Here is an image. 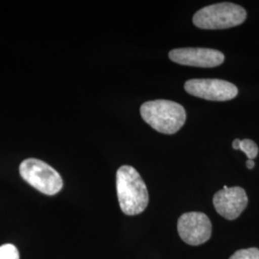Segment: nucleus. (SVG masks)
Instances as JSON below:
<instances>
[{
    "instance_id": "1",
    "label": "nucleus",
    "mask_w": 259,
    "mask_h": 259,
    "mask_svg": "<svg viewBox=\"0 0 259 259\" xmlns=\"http://www.w3.org/2000/svg\"><path fill=\"white\" fill-rule=\"evenodd\" d=\"M116 191L121 210L126 215H139L148 206L147 186L134 167L123 165L117 170Z\"/></svg>"
},
{
    "instance_id": "2",
    "label": "nucleus",
    "mask_w": 259,
    "mask_h": 259,
    "mask_svg": "<svg viewBox=\"0 0 259 259\" xmlns=\"http://www.w3.org/2000/svg\"><path fill=\"white\" fill-rule=\"evenodd\" d=\"M140 114L147 124L158 133L174 135L186 121L185 108L170 100H153L142 104Z\"/></svg>"
},
{
    "instance_id": "3",
    "label": "nucleus",
    "mask_w": 259,
    "mask_h": 259,
    "mask_svg": "<svg viewBox=\"0 0 259 259\" xmlns=\"http://www.w3.org/2000/svg\"><path fill=\"white\" fill-rule=\"evenodd\" d=\"M247 18L243 7L230 2L212 4L199 10L193 17L196 27L205 30L228 29L242 24Z\"/></svg>"
},
{
    "instance_id": "4",
    "label": "nucleus",
    "mask_w": 259,
    "mask_h": 259,
    "mask_svg": "<svg viewBox=\"0 0 259 259\" xmlns=\"http://www.w3.org/2000/svg\"><path fill=\"white\" fill-rule=\"evenodd\" d=\"M20 176L44 194L55 195L63 188V180L53 167L37 158H27L19 166Z\"/></svg>"
},
{
    "instance_id": "5",
    "label": "nucleus",
    "mask_w": 259,
    "mask_h": 259,
    "mask_svg": "<svg viewBox=\"0 0 259 259\" xmlns=\"http://www.w3.org/2000/svg\"><path fill=\"white\" fill-rule=\"evenodd\" d=\"M185 92L209 101H229L237 96L235 84L219 79H191L185 83Z\"/></svg>"
},
{
    "instance_id": "6",
    "label": "nucleus",
    "mask_w": 259,
    "mask_h": 259,
    "mask_svg": "<svg viewBox=\"0 0 259 259\" xmlns=\"http://www.w3.org/2000/svg\"><path fill=\"white\" fill-rule=\"evenodd\" d=\"M178 232L182 240L190 246H199L209 240L212 225L203 212H187L178 220Z\"/></svg>"
},
{
    "instance_id": "7",
    "label": "nucleus",
    "mask_w": 259,
    "mask_h": 259,
    "mask_svg": "<svg viewBox=\"0 0 259 259\" xmlns=\"http://www.w3.org/2000/svg\"><path fill=\"white\" fill-rule=\"evenodd\" d=\"M213 205L218 214L227 220H235L247 207L248 196L242 187L225 185L213 196Z\"/></svg>"
},
{
    "instance_id": "8",
    "label": "nucleus",
    "mask_w": 259,
    "mask_h": 259,
    "mask_svg": "<svg viewBox=\"0 0 259 259\" xmlns=\"http://www.w3.org/2000/svg\"><path fill=\"white\" fill-rule=\"evenodd\" d=\"M169 59L177 64L196 67H215L225 61L222 52L210 48L185 47L173 49L169 52Z\"/></svg>"
},
{
    "instance_id": "9",
    "label": "nucleus",
    "mask_w": 259,
    "mask_h": 259,
    "mask_svg": "<svg viewBox=\"0 0 259 259\" xmlns=\"http://www.w3.org/2000/svg\"><path fill=\"white\" fill-rule=\"evenodd\" d=\"M238 150L245 153L247 157L249 159H252V160L258 155V147H257L256 143L254 141H252L251 139H246L240 140Z\"/></svg>"
},
{
    "instance_id": "10",
    "label": "nucleus",
    "mask_w": 259,
    "mask_h": 259,
    "mask_svg": "<svg viewBox=\"0 0 259 259\" xmlns=\"http://www.w3.org/2000/svg\"><path fill=\"white\" fill-rule=\"evenodd\" d=\"M230 259H259V249L249 248L236 250Z\"/></svg>"
},
{
    "instance_id": "11",
    "label": "nucleus",
    "mask_w": 259,
    "mask_h": 259,
    "mask_svg": "<svg viewBox=\"0 0 259 259\" xmlns=\"http://www.w3.org/2000/svg\"><path fill=\"white\" fill-rule=\"evenodd\" d=\"M0 259H19V250L12 244L3 245L0 247Z\"/></svg>"
},
{
    "instance_id": "12",
    "label": "nucleus",
    "mask_w": 259,
    "mask_h": 259,
    "mask_svg": "<svg viewBox=\"0 0 259 259\" xmlns=\"http://www.w3.org/2000/svg\"><path fill=\"white\" fill-rule=\"evenodd\" d=\"M246 165H247L248 169H253L254 166H255V163H254V161L252 159H248L247 162H246Z\"/></svg>"
},
{
    "instance_id": "13",
    "label": "nucleus",
    "mask_w": 259,
    "mask_h": 259,
    "mask_svg": "<svg viewBox=\"0 0 259 259\" xmlns=\"http://www.w3.org/2000/svg\"><path fill=\"white\" fill-rule=\"evenodd\" d=\"M239 143H240V139H234L233 142H232V147H233V149L238 150V148H239Z\"/></svg>"
}]
</instances>
